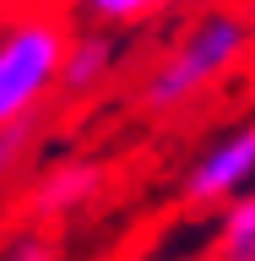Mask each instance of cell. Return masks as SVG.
<instances>
[{"label":"cell","instance_id":"6da1fadb","mask_svg":"<svg viewBox=\"0 0 255 261\" xmlns=\"http://www.w3.org/2000/svg\"><path fill=\"white\" fill-rule=\"evenodd\" d=\"M255 55V11L250 0H207L168 33V44L147 60L136 82V103L152 120L207 103L223 82H234Z\"/></svg>","mask_w":255,"mask_h":261},{"label":"cell","instance_id":"30bf717a","mask_svg":"<svg viewBox=\"0 0 255 261\" xmlns=\"http://www.w3.org/2000/svg\"><path fill=\"white\" fill-rule=\"evenodd\" d=\"M158 11H179V6H190V0H152Z\"/></svg>","mask_w":255,"mask_h":261},{"label":"cell","instance_id":"8fae6325","mask_svg":"<svg viewBox=\"0 0 255 261\" xmlns=\"http://www.w3.org/2000/svg\"><path fill=\"white\" fill-rule=\"evenodd\" d=\"M185 261H207V256H185Z\"/></svg>","mask_w":255,"mask_h":261},{"label":"cell","instance_id":"8992f818","mask_svg":"<svg viewBox=\"0 0 255 261\" xmlns=\"http://www.w3.org/2000/svg\"><path fill=\"white\" fill-rule=\"evenodd\" d=\"M207 261H255V191H244V196L217 207Z\"/></svg>","mask_w":255,"mask_h":261},{"label":"cell","instance_id":"ba28073f","mask_svg":"<svg viewBox=\"0 0 255 261\" xmlns=\"http://www.w3.org/2000/svg\"><path fill=\"white\" fill-rule=\"evenodd\" d=\"M33 142H38V125H11V130H0V191H6L11 174L33 158Z\"/></svg>","mask_w":255,"mask_h":261},{"label":"cell","instance_id":"277c9868","mask_svg":"<svg viewBox=\"0 0 255 261\" xmlns=\"http://www.w3.org/2000/svg\"><path fill=\"white\" fill-rule=\"evenodd\" d=\"M103 163L93 158H71V163H54V169H44V174L33 179L27 191V207L38 212V218H49V223H60V218H76L81 207H93L98 191H103Z\"/></svg>","mask_w":255,"mask_h":261},{"label":"cell","instance_id":"7c38bea8","mask_svg":"<svg viewBox=\"0 0 255 261\" xmlns=\"http://www.w3.org/2000/svg\"><path fill=\"white\" fill-rule=\"evenodd\" d=\"M250 11H255V0H250Z\"/></svg>","mask_w":255,"mask_h":261},{"label":"cell","instance_id":"5b68a950","mask_svg":"<svg viewBox=\"0 0 255 261\" xmlns=\"http://www.w3.org/2000/svg\"><path fill=\"white\" fill-rule=\"evenodd\" d=\"M120 76V38L109 28H76L60 65V98H93Z\"/></svg>","mask_w":255,"mask_h":261},{"label":"cell","instance_id":"9c48e42d","mask_svg":"<svg viewBox=\"0 0 255 261\" xmlns=\"http://www.w3.org/2000/svg\"><path fill=\"white\" fill-rule=\"evenodd\" d=\"M0 261H60V245L44 228H22V234H11L0 245Z\"/></svg>","mask_w":255,"mask_h":261},{"label":"cell","instance_id":"52a82bcc","mask_svg":"<svg viewBox=\"0 0 255 261\" xmlns=\"http://www.w3.org/2000/svg\"><path fill=\"white\" fill-rule=\"evenodd\" d=\"M71 11L87 22V28H136V22H147V16H158V6L152 0H71Z\"/></svg>","mask_w":255,"mask_h":261},{"label":"cell","instance_id":"7a4b0ae2","mask_svg":"<svg viewBox=\"0 0 255 261\" xmlns=\"http://www.w3.org/2000/svg\"><path fill=\"white\" fill-rule=\"evenodd\" d=\"M65 44L71 28L54 11H16L0 22V130L38 125L49 98H60Z\"/></svg>","mask_w":255,"mask_h":261},{"label":"cell","instance_id":"3957f363","mask_svg":"<svg viewBox=\"0 0 255 261\" xmlns=\"http://www.w3.org/2000/svg\"><path fill=\"white\" fill-rule=\"evenodd\" d=\"M244 191H255V120L212 136L179 179V196L190 207H223Z\"/></svg>","mask_w":255,"mask_h":261}]
</instances>
